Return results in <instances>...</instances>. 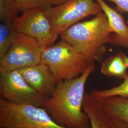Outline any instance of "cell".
<instances>
[{"instance_id": "17", "label": "cell", "mask_w": 128, "mask_h": 128, "mask_svg": "<svg viewBox=\"0 0 128 128\" xmlns=\"http://www.w3.org/2000/svg\"><path fill=\"white\" fill-rule=\"evenodd\" d=\"M22 13L36 9L46 8L52 6L51 0H14Z\"/></svg>"}, {"instance_id": "3", "label": "cell", "mask_w": 128, "mask_h": 128, "mask_svg": "<svg viewBox=\"0 0 128 128\" xmlns=\"http://www.w3.org/2000/svg\"><path fill=\"white\" fill-rule=\"evenodd\" d=\"M41 63L50 68L56 84L80 76L91 64L74 47L62 39L43 50Z\"/></svg>"}, {"instance_id": "14", "label": "cell", "mask_w": 128, "mask_h": 128, "mask_svg": "<svg viewBox=\"0 0 128 128\" xmlns=\"http://www.w3.org/2000/svg\"><path fill=\"white\" fill-rule=\"evenodd\" d=\"M18 32L12 23L1 22L0 24V58L12 46Z\"/></svg>"}, {"instance_id": "20", "label": "cell", "mask_w": 128, "mask_h": 128, "mask_svg": "<svg viewBox=\"0 0 128 128\" xmlns=\"http://www.w3.org/2000/svg\"><path fill=\"white\" fill-rule=\"evenodd\" d=\"M52 0V4L53 5H58L61 4L62 3H63L64 2L67 1L68 0Z\"/></svg>"}, {"instance_id": "8", "label": "cell", "mask_w": 128, "mask_h": 128, "mask_svg": "<svg viewBox=\"0 0 128 128\" xmlns=\"http://www.w3.org/2000/svg\"><path fill=\"white\" fill-rule=\"evenodd\" d=\"M44 10L36 9L25 12L13 22L17 32L34 38L44 50L54 44L58 37L54 33Z\"/></svg>"}, {"instance_id": "6", "label": "cell", "mask_w": 128, "mask_h": 128, "mask_svg": "<svg viewBox=\"0 0 128 128\" xmlns=\"http://www.w3.org/2000/svg\"><path fill=\"white\" fill-rule=\"evenodd\" d=\"M44 48L35 40L22 33L0 58V72L20 70L40 63Z\"/></svg>"}, {"instance_id": "11", "label": "cell", "mask_w": 128, "mask_h": 128, "mask_svg": "<svg viewBox=\"0 0 128 128\" xmlns=\"http://www.w3.org/2000/svg\"><path fill=\"white\" fill-rule=\"evenodd\" d=\"M105 14L114 35L115 45L128 48V25L122 15L105 0H96Z\"/></svg>"}, {"instance_id": "10", "label": "cell", "mask_w": 128, "mask_h": 128, "mask_svg": "<svg viewBox=\"0 0 128 128\" xmlns=\"http://www.w3.org/2000/svg\"><path fill=\"white\" fill-rule=\"evenodd\" d=\"M104 99L90 94H85L83 109L88 115L91 128H120L114 120L102 109Z\"/></svg>"}, {"instance_id": "12", "label": "cell", "mask_w": 128, "mask_h": 128, "mask_svg": "<svg viewBox=\"0 0 128 128\" xmlns=\"http://www.w3.org/2000/svg\"><path fill=\"white\" fill-rule=\"evenodd\" d=\"M102 107L112 119L128 124V97L114 96L104 100Z\"/></svg>"}, {"instance_id": "4", "label": "cell", "mask_w": 128, "mask_h": 128, "mask_svg": "<svg viewBox=\"0 0 128 128\" xmlns=\"http://www.w3.org/2000/svg\"><path fill=\"white\" fill-rule=\"evenodd\" d=\"M0 128H68L57 124L44 107L15 104L0 98Z\"/></svg>"}, {"instance_id": "7", "label": "cell", "mask_w": 128, "mask_h": 128, "mask_svg": "<svg viewBox=\"0 0 128 128\" xmlns=\"http://www.w3.org/2000/svg\"><path fill=\"white\" fill-rule=\"evenodd\" d=\"M0 98L10 103L42 107L46 99L34 89L18 70L0 72Z\"/></svg>"}, {"instance_id": "1", "label": "cell", "mask_w": 128, "mask_h": 128, "mask_svg": "<svg viewBox=\"0 0 128 128\" xmlns=\"http://www.w3.org/2000/svg\"><path fill=\"white\" fill-rule=\"evenodd\" d=\"M94 69V63H91L80 76L56 84L54 91L46 99L43 107L57 124L68 128L90 126L83 104L86 84Z\"/></svg>"}, {"instance_id": "5", "label": "cell", "mask_w": 128, "mask_h": 128, "mask_svg": "<svg viewBox=\"0 0 128 128\" xmlns=\"http://www.w3.org/2000/svg\"><path fill=\"white\" fill-rule=\"evenodd\" d=\"M44 10L57 37L82 19L102 12L96 0H68Z\"/></svg>"}, {"instance_id": "9", "label": "cell", "mask_w": 128, "mask_h": 128, "mask_svg": "<svg viewBox=\"0 0 128 128\" xmlns=\"http://www.w3.org/2000/svg\"><path fill=\"white\" fill-rule=\"evenodd\" d=\"M28 83L46 99L55 90L56 85L50 68L42 63L18 70Z\"/></svg>"}, {"instance_id": "19", "label": "cell", "mask_w": 128, "mask_h": 128, "mask_svg": "<svg viewBox=\"0 0 128 128\" xmlns=\"http://www.w3.org/2000/svg\"><path fill=\"white\" fill-rule=\"evenodd\" d=\"M115 122L118 125L120 128H128V124H126L124 122L118 120H114Z\"/></svg>"}, {"instance_id": "16", "label": "cell", "mask_w": 128, "mask_h": 128, "mask_svg": "<svg viewBox=\"0 0 128 128\" xmlns=\"http://www.w3.org/2000/svg\"><path fill=\"white\" fill-rule=\"evenodd\" d=\"M124 80V82L118 86L103 90H93L91 92L102 99L114 96L128 97V74Z\"/></svg>"}, {"instance_id": "22", "label": "cell", "mask_w": 128, "mask_h": 128, "mask_svg": "<svg viewBox=\"0 0 128 128\" xmlns=\"http://www.w3.org/2000/svg\"><path fill=\"white\" fill-rule=\"evenodd\" d=\"M127 23H128V22H127Z\"/></svg>"}, {"instance_id": "21", "label": "cell", "mask_w": 128, "mask_h": 128, "mask_svg": "<svg viewBox=\"0 0 128 128\" xmlns=\"http://www.w3.org/2000/svg\"><path fill=\"white\" fill-rule=\"evenodd\" d=\"M124 60H125V63L126 64L127 67L128 68V56H127L126 55H124Z\"/></svg>"}, {"instance_id": "2", "label": "cell", "mask_w": 128, "mask_h": 128, "mask_svg": "<svg viewBox=\"0 0 128 128\" xmlns=\"http://www.w3.org/2000/svg\"><path fill=\"white\" fill-rule=\"evenodd\" d=\"M60 36L90 63L102 60L106 51V44L115 45L114 35L103 12L90 20L76 23Z\"/></svg>"}, {"instance_id": "18", "label": "cell", "mask_w": 128, "mask_h": 128, "mask_svg": "<svg viewBox=\"0 0 128 128\" xmlns=\"http://www.w3.org/2000/svg\"><path fill=\"white\" fill-rule=\"evenodd\" d=\"M113 2L116 5L119 11L128 12V0H105Z\"/></svg>"}, {"instance_id": "15", "label": "cell", "mask_w": 128, "mask_h": 128, "mask_svg": "<svg viewBox=\"0 0 128 128\" xmlns=\"http://www.w3.org/2000/svg\"><path fill=\"white\" fill-rule=\"evenodd\" d=\"M14 0H0V19L1 22L12 23L20 12Z\"/></svg>"}, {"instance_id": "13", "label": "cell", "mask_w": 128, "mask_h": 128, "mask_svg": "<svg viewBox=\"0 0 128 128\" xmlns=\"http://www.w3.org/2000/svg\"><path fill=\"white\" fill-rule=\"evenodd\" d=\"M124 55L120 51L106 59L101 65L102 74L107 76L124 79L128 75V67L124 60Z\"/></svg>"}]
</instances>
